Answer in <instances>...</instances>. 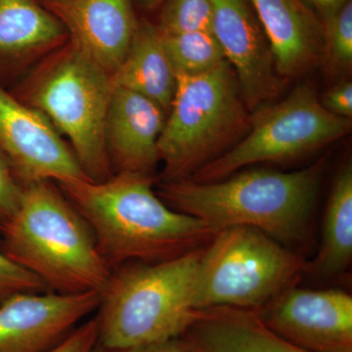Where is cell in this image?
Masks as SVG:
<instances>
[{"label":"cell","instance_id":"obj_1","mask_svg":"<svg viewBox=\"0 0 352 352\" xmlns=\"http://www.w3.org/2000/svg\"><path fill=\"white\" fill-rule=\"evenodd\" d=\"M324 166L319 161L291 173L258 168L215 182H164L157 194L214 233L252 227L303 256L314 245L312 223Z\"/></svg>","mask_w":352,"mask_h":352},{"label":"cell","instance_id":"obj_2","mask_svg":"<svg viewBox=\"0 0 352 352\" xmlns=\"http://www.w3.org/2000/svg\"><path fill=\"white\" fill-rule=\"evenodd\" d=\"M58 184L91 228L111 270L177 258L215 235L201 220L168 207L153 189V175L118 173L101 182Z\"/></svg>","mask_w":352,"mask_h":352},{"label":"cell","instance_id":"obj_3","mask_svg":"<svg viewBox=\"0 0 352 352\" xmlns=\"http://www.w3.org/2000/svg\"><path fill=\"white\" fill-rule=\"evenodd\" d=\"M2 250L58 294L103 292L112 270L91 228L50 180L24 186L15 214L2 226Z\"/></svg>","mask_w":352,"mask_h":352},{"label":"cell","instance_id":"obj_4","mask_svg":"<svg viewBox=\"0 0 352 352\" xmlns=\"http://www.w3.org/2000/svg\"><path fill=\"white\" fill-rule=\"evenodd\" d=\"M201 251L116 268L102 292L98 344L117 349L182 337L198 312L193 294Z\"/></svg>","mask_w":352,"mask_h":352},{"label":"cell","instance_id":"obj_5","mask_svg":"<svg viewBox=\"0 0 352 352\" xmlns=\"http://www.w3.org/2000/svg\"><path fill=\"white\" fill-rule=\"evenodd\" d=\"M176 76L175 96L157 141L164 182L192 177L239 142L251 124L228 62L199 75Z\"/></svg>","mask_w":352,"mask_h":352},{"label":"cell","instance_id":"obj_6","mask_svg":"<svg viewBox=\"0 0 352 352\" xmlns=\"http://www.w3.org/2000/svg\"><path fill=\"white\" fill-rule=\"evenodd\" d=\"M307 266L305 256L258 229H223L201 248L194 307L261 311L295 287L305 274Z\"/></svg>","mask_w":352,"mask_h":352},{"label":"cell","instance_id":"obj_7","mask_svg":"<svg viewBox=\"0 0 352 352\" xmlns=\"http://www.w3.org/2000/svg\"><path fill=\"white\" fill-rule=\"evenodd\" d=\"M113 90L111 76L71 46L44 69L28 94V104L69 139L94 182L112 176L105 131Z\"/></svg>","mask_w":352,"mask_h":352},{"label":"cell","instance_id":"obj_8","mask_svg":"<svg viewBox=\"0 0 352 352\" xmlns=\"http://www.w3.org/2000/svg\"><path fill=\"white\" fill-rule=\"evenodd\" d=\"M351 129V119L329 113L314 88L300 85L284 100L252 112L244 138L190 179L215 182L251 164L305 156L344 138Z\"/></svg>","mask_w":352,"mask_h":352},{"label":"cell","instance_id":"obj_9","mask_svg":"<svg viewBox=\"0 0 352 352\" xmlns=\"http://www.w3.org/2000/svg\"><path fill=\"white\" fill-rule=\"evenodd\" d=\"M0 153L23 187L91 180L50 120L0 87Z\"/></svg>","mask_w":352,"mask_h":352},{"label":"cell","instance_id":"obj_10","mask_svg":"<svg viewBox=\"0 0 352 352\" xmlns=\"http://www.w3.org/2000/svg\"><path fill=\"white\" fill-rule=\"evenodd\" d=\"M212 32L237 76L250 112L279 95L281 76L258 16L249 0H212Z\"/></svg>","mask_w":352,"mask_h":352},{"label":"cell","instance_id":"obj_11","mask_svg":"<svg viewBox=\"0 0 352 352\" xmlns=\"http://www.w3.org/2000/svg\"><path fill=\"white\" fill-rule=\"evenodd\" d=\"M256 314L270 330L303 351L352 346V296L342 289L295 286Z\"/></svg>","mask_w":352,"mask_h":352},{"label":"cell","instance_id":"obj_12","mask_svg":"<svg viewBox=\"0 0 352 352\" xmlns=\"http://www.w3.org/2000/svg\"><path fill=\"white\" fill-rule=\"evenodd\" d=\"M102 292L18 293L0 303V352H48L98 309Z\"/></svg>","mask_w":352,"mask_h":352},{"label":"cell","instance_id":"obj_13","mask_svg":"<svg viewBox=\"0 0 352 352\" xmlns=\"http://www.w3.org/2000/svg\"><path fill=\"white\" fill-rule=\"evenodd\" d=\"M71 38L72 47L112 76L138 28L131 0H43Z\"/></svg>","mask_w":352,"mask_h":352},{"label":"cell","instance_id":"obj_14","mask_svg":"<svg viewBox=\"0 0 352 352\" xmlns=\"http://www.w3.org/2000/svg\"><path fill=\"white\" fill-rule=\"evenodd\" d=\"M168 113L143 95L113 87L106 120L111 164L119 173L153 175L159 163L157 141Z\"/></svg>","mask_w":352,"mask_h":352},{"label":"cell","instance_id":"obj_15","mask_svg":"<svg viewBox=\"0 0 352 352\" xmlns=\"http://www.w3.org/2000/svg\"><path fill=\"white\" fill-rule=\"evenodd\" d=\"M249 1L263 25L282 78L300 75L323 58V25L302 0Z\"/></svg>","mask_w":352,"mask_h":352},{"label":"cell","instance_id":"obj_16","mask_svg":"<svg viewBox=\"0 0 352 352\" xmlns=\"http://www.w3.org/2000/svg\"><path fill=\"white\" fill-rule=\"evenodd\" d=\"M182 337L196 352H307L270 330L256 312L234 307L198 310Z\"/></svg>","mask_w":352,"mask_h":352},{"label":"cell","instance_id":"obj_17","mask_svg":"<svg viewBox=\"0 0 352 352\" xmlns=\"http://www.w3.org/2000/svg\"><path fill=\"white\" fill-rule=\"evenodd\" d=\"M69 38L63 24L36 0H0V74Z\"/></svg>","mask_w":352,"mask_h":352},{"label":"cell","instance_id":"obj_18","mask_svg":"<svg viewBox=\"0 0 352 352\" xmlns=\"http://www.w3.org/2000/svg\"><path fill=\"white\" fill-rule=\"evenodd\" d=\"M111 78L113 87L143 95L168 112L177 76L156 25L138 21L126 57Z\"/></svg>","mask_w":352,"mask_h":352},{"label":"cell","instance_id":"obj_19","mask_svg":"<svg viewBox=\"0 0 352 352\" xmlns=\"http://www.w3.org/2000/svg\"><path fill=\"white\" fill-rule=\"evenodd\" d=\"M352 261V164L346 162L333 179L324 215L320 245L307 261L305 274L327 280L340 276Z\"/></svg>","mask_w":352,"mask_h":352},{"label":"cell","instance_id":"obj_20","mask_svg":"<svg viewBox=\"0 0 352 352\" xmlns=\"http://www.w3.org/2000/svg\"><path fill=\"white\" fill-rule=\"evenodd\" d=\"M160 34L176 75H199L226 61L212 31Z\"/></svg>","mask_w":352,"mask_h":352},{"label":"cell","instance_id":"obj_21","mask_svg":"<svg viewBox=\"0 0 352 352\" xmlns=\"http://www.w3.org/2000/svg\"><path fill=\"white\" fill-rule=\"evenodd\" d=\"M161 7L160 34L212 31V0H164Z\"/></svg>","mask_w":352,"mask_h":352},{"label":"cell","instance_id":"obj_22","mask_svg":"<svg viewBox=\"0 0 352 352\" xmlns=\"http://www.w3.org/2000/svg\"><path fill=\"white\" fill-rule=\"evenodd\" d=\"M324 55L336 69H351L352 64V0L322 24Z\"/></svg>","mask_w":352,"mask_h":352},{"label":"cell","instance_id":"obj_23","mask_svg":"<svg viewBox=\"0 0 352 352\" xmlns=\"http://www.w3.org/2000/svg\"><path fill=\"white\" fill-rule=\"evenodd\" d=\"M45 285L7 256L0 245V303L18 293H41Z\"/></svg>","mask_w":352,"mask_h":352},{"label":"cell","instance_id":"obj_24","mask_svg":"<svg viewBox=\"0 0 352 352\" xmlns=\"http://www.w3.org/2000/svg\"><path fill=\"white\" fill-rule=\"evenodd\" d=\"M23 190L24 187L0 153V226L15 214L22 199Z\"/></svg>","mask_w":352,"mask_h":352},{"label":"cell","instance_id":"obj_25","mask_svg":"<svg viewBox=\"0 0 352 352\" xmlns=\"http://www.w3.org/2000/svg\"><path fill=\"white\" fill-rule=\"evenodd\" d=\"M98 320L89 319L71 333L48 352H91L98 344Z\"/></svg>","mask_w":352,"mask_h":352},{"label":"cell","instance_id":"obj_26","mask_svg":"<svg viewBox=\"0 0 352 352\" xmlns=\"http://www.w3.org/2000/svg\"><path fill=\"white\" fill-rule=\"evenodd\" d=\"M321 105L329 113L338 117L352 118V83L344 80L331 87L326 94L322 95Z\"/></svg>","mask_w":352,"mask_h":352},{"label":"cell","instance_id":"obj_27","mask_svg":"<svg viewBox=\"0 0 352 352\" xmlns=\"http://www.w3.org/2000/svg\"><path fill=\"white\" fill-rule=\"evenodd\" d=\"M91 352H196L183 337L163 342H149L136 346L110 349L97 344Z\"/></svg>","mask_w":352,"mask_h":352},{"label":"cell","instance_id":"obj_28","mask_svg":"<svg viewBox=\"0 0 352 352\" xmlns=\"http://www.w3.org/2000/svg\"><path fill=\"white\" fill-rule=\"evenodd\" d=\"M302 1L323 24L349 0H302Z\"/></svg>","mask_w":352,"mask_h":352},{"label":"cell","instance_id":"obj_29","mask_svg":"<svg viewBox=\"0 0 352 352\" xmlns=\"http://www.w3.org/2000/svg\"><path fill=\"white\" fill-rule=\"evenodd\" d=\"M164 1V0H138L139 6L146 11L157 10L163 6Z\"/></svg>","mask_w":352,"mask_h":352},{"label":"cell","instance_id":"obj_30","mask_svg":"<svg viewBox=\"0 0 352 352\" xmlns=\"http://www.w3.org/2000/svg\"><path fill=\"white\" fill-rule=\"evenodd\" d=\"M329 352H352V346L344 347V349H335V351Z\"/></svg>","mask_w":352,"mask_h":352}]
</instances>
